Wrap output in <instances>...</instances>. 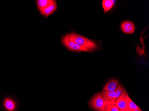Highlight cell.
<instances>
[{"mask_svg": "<svg viewBox=\"0 0 149 111\" xmlns=\"http://www.w3.org/2000/svg\"><path fill=\"white\" fill-rule=\"evenodd\" d=\"M125 90L124 88L123 87L121 84H118V86H117V88L115 90V91H116V100L119 97L123 94V92L124 90Z\"/></svg>", "mask_w": 149, "mask_h": 111, "instance_id": "4fadbf2b", "label": "cell"}, {"mask_svg": "<svg viewBox=\"0 0 149 111\" xmlns=\"http://www.w3.org/2000/svg\"><path fill=\"white\" fill-rule=\"evenodd\" d=\"M55 3L56 2L54 0H38L37 1L38 8L41 12L47 7Z\"/></svg>", "mask_w": 149, "mask_h": 111, "instance_id": "9c48e42d", "label": "cell"}, {"mask_svg": "<svg viewBox=\"0 0 149 111\" xmlns=\"http://www.w3.org/2000/svg\"><path fill=\"white\" fill-rule=\"evenodd\" d=\"M56 9L57 4L56 3H55L47 7L46 9L43 10L41 13L43 16L46 17H47L50 15L52 14V13H53L56 10Z\"/></svg>", "mask_w": 149, "mask_h": 111, "instance_id": "30bf717a", "label": "cell"}, {"mask_svg": "<svg viewBox=\"0 0 149 111\" xmlns=\"http://www.w3.org/2000/svg\"><path fill=\"white\" fill-rule=\"evenodd\" d=\"M3 107L6 111H17L18 103L17 101L11 97H6L3 101Z\"/></svg>", "mask_w": 149, "mask_h": 111, "instance_id": "277c9868", "label": "cell"}, {"mask_svg": "<svg viewBox=\"0 0 149 111\" xmlns=\"http://www.w3.org/2000/svg\"><path fill=\"white\" fill-rule=\"evenodd\" d=\"M119 109L114 104L108 105L105 108V111H119Z\"/></svg>", "mask_w": 149, "mask_h": 111, "instance_id": "5bb4252c", "label": "cell"}, {"mask_svg": "<svg viewBox=\"0 0 149 111\" xmlns=\"http://www.w3.org/2000/svg\"><path fill=\"white\" fill-rule=\"evenodd\" d=\"M89 105L95 111H105V108L108 105L100 92L91 98L89 102Z\"/></svg>", "mask_w": 149, "mask_h": 111, "instance_id": "7a4b0ae2", "label": "cell"}, {"mask_svg": "<svg viewBox=\"0 0 149 111\" xmlns=\"http://www.w3.org/2000/svg\"><path fill=\"white\" fill-rule=\"evenodd\" d=\"M121 30L123 32L126 34H132L134 32L135 28L134 23L131 21H126L121 24Z\"/></svg>", "mask_w": 149, "mask_h": 111, "instance_id": "8992f818", "label": "cell"}, {"mask_svg": "<svg viewBox=\"0 0 149 111\" xmlns=\"http://www.w3.org/2000/svg\"><path fill=\"white\" fill-rule=\"evenodd\" d=\"M125 111H143L141 109H130L129 108H125Z\"/></svg>", "mask_w": 149, "mask_h": 111, "instance_id": "9a60e30c", "label": "cell"}, {"mask_svg": "<svg viewBox=\"0 0 149 111\" xmlns=\"http://www.w3.org/2000/svg\"><path fill=\"white\" fill-rule=\"evenodd\" d=\"M125 103H126V107L125 108H129L132 109H139V107L134 103V102L131 100L130 97L127 94L125 97Z\"/></svg>", "mask_w": 149, "mask_h": 111, "instance_id": "8fae6325", "label": "cell"}, {"mask_svg": "<svg viewBox=\"0 0 149 111\" xmlns=\"http://www.w3.org/2000/svg\"><path fill=\"white\" fill-rule=\"evenodd\" d=\"M63 43L70 50L75 52H89L84 47L81 46L69 39V34H68L63 37Z\"/></svg>", "mask_w": 149, "mask_h": 111, "instance_id": "3957f363", "label": "cell"}, {"mask_svg": "<svg viewBox=\"0 0 149 111\" xmlns=\"http://www.w3.org/2000/svg\"><path fill=\"white\" fill-rule=\"evenodd\" d=\"M119 81L116 79H111L106 83L103 88V90L105 91H114L117 88Z\"/></svg>", "mask_w": 149, "mask_h": 111, "instance_id": "ba28073f", "label": "cell"}, {"mask_svg": "<svg viewBox=\"0 0 149 111\" xmlns=\"http://www.w3.org/2000/svg\"><path fill=\"white\" fill-rule=\"evenodd\" d=\"M127 93L125 89L123 94H121L118 99H116L115 101L114 105L119 109H125L126 107L125 97Z\"/></svg>", "mask_w": 149, "mask_h": 111, "instance_id": "52a82bcc", "label": "cell"}, {"mask_svg": "<svg viewBox=\"0 0 149 111\" xmlns=\"http://www.w3.org/2000/svg\"><path fill=\"white\" fill-rule=\"evenodd\" d=\"M100 92L108 105L114 104L115 101H116L115 97H116V93L115 91L108 92L102 90Z\"/></svg>", "mask_w": 149, "mask_h": 111, "instance_id": "5b68a950", "label": "cell"}, {"mask_svg": "<svg viewBox=\"0 0 149 111\" xmlns=\"http://www.w3.org/2000/svg\"><path fill=\"white\" fill-rule=\"evenodd\" d=\"M113 5V1L111 0H103L102 1V6L104 12L105 13L111 10Z\"/></svg>", "mask_w": 149, "mask_h": 111, "instance_id": "7c38bea8", "label": "cell"}, {"mask_svg": "<svg viewBox=\"0 0 149 111\" xmlns=\"http://www.w3.org/2000/svg\"><path fill=\"white\" fill-rule=\"evenodd\" d=\"M119 111H125V109H119Z\"/></svg>", "mask_w": 149, "mask_h": 111, "instance_id": "2e32d148", "label": "cell"}, {"mask_svg": "<svg viewBox=\"0 0 149 111\" xmlns=\"http://www.w3.org/2000/svg\"><path fill=\"white\" fill-rule=\"evenodd\" d=\"M69 39L78 45L86 48L89 52L94 50L97 48L94 41L74 32L69 33Z\"/></svg>", "mask_w": 149, "mask_h": 111, "instance_id": "6da1fadb", "label": "cell"}]
</instances>
